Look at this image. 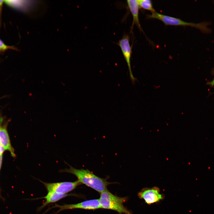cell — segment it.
<instances>
[{"mask_svg": "<svg viewBox=\"0 0 214 214\" xmlns=\"http://www.w3.org/2000/svg\"><path fill=\"white\" fill-rule=\"evenodd\" d=\"M9 48V47L5 45L0 39V51H4Z\"/></svg>", "mask_w": 214, "mask_h": 214, "instance_id": "cell-12", "label": "cell"}, {"mask_svg": "<svg viewBox=\"0 0 214 214\" xmlns=\"http://www.w3.org/2000/svg\"><path fill=\"white\" fill-rule=\"evenodd\" d=\"M5 150L0 144V155H2Z\"/></svg>", "mask_w": 214, "mask_h": 214, "instance_id": "cell-15", "label": "cell"}, {"mask_svg": "<svg viewBox=\"0 0 214 214\" xmlns=\"http://www.w3.org/2000/svg\"><path fill=\"white\" fill-rule=\"evenodd\" d=\"M2 155H0V171L2 165ZM2 198V197L1 195V190L0 187V199Z\"/></svg>", "mask_w": 214, "mask_h": 214, "instance_id": "cell-14", "label": "cell"}, {"mask_svg": "<svg viewBox=\"0 0 214 214\" xmlns=\"http://www.w3.org/2000/svg\"><path fill=\"white\" fill-rule=\"evenodd\" d=\"M127 3L128 7L133 17L132 28L135 25L140 31H142L139 18V11L140 8L137 0H127Z\"/></svg>", "mask_w": 214, "mask_h": 214, "instance_id": "cell-8", "label": "cell"}, {"mask_svg": "<svg viewBox=\"0 0 214 214\" xmlns=\"http://www.w3.org/2000/svg\"><path fill=\"white\" fill-rule=\"evenodd\" d=\"M73 195L72 194H60L53 192H48L47 194L45 196L40 198H43L45 201L43 205L38 209L40 210L49 204L56 202L60 200L67 196Z\"/></svg>", "mask_w": 214, "mask_h": 214, "instance_id": "cell-10", "label": "cell"}, {"mask_svg": "<svg viewBox=\"0 0 214 214\" xmlns=\"http://www.w3.org/2000/svg\"><path fill=\"white\" fill-rule=\"evenodd\" d=\"M213 72L214 74V78L213 80L212 81L207 82V85H208L212 87L214 86V69Z\"/></svg>", "mask_w": 214, "mask_h": 214, "instance_id": "cell-13", "label": "cell"}, {"mask_svg": "<svg viewBox=\"0 0 214 214\" xmlns=\"http://www.w3.org/2000/svg\"><path fill=\"white\" fill-rule=\"evenodd\" d=\"M126 198L114 195L107 189L100 193L99 199L101 208L114 210L120 214H131L123 205Z\"/></svg>", "mask_w": 214, "mask_h": 214, "instance_id": "cell-2", "label": "cell"}, {"mask_svg": "<svg viewBox=\"0 0 214 214\" xmlns=\"http://www.w3.org/2000/svg\"><path fill=\"white\" fill-rule=\"evenodd\" d=\"M138 196L148 204L158 202L164 198L163 195L160 193L159 188L156 187L143 188L138 193Z\"/></svg>", "mask_w": 214, "mask_h": 214, "instance_id": "cell-7", "label": "cell"}, {"mask_svg": "<svg viewBox=\"0 0 214 214\" xmlns=\"http://www.w3.org/2000/svg\"><path fill=\"white\" fill-rule=\"evenodd\" d=\"M147 17L148 18L159 20L167 25L191 26L197 28L205 33H209L211 31L207 27V26L209 25V22L194 23L187 22L179 18L164 15L156 12L152 13L151 14L147 15Z\"/></svg>", "mask_w": 214, "mask_h": 214, "instance_id": "cell-3", "label": "cell"}, {"mask_svg": "<svg viewBox=\"0 0 214 214\" xmlns=\"http://www.w3.org/2000/svg\"><path fill=\"white\" fill-rule=\"evenodd\" d=\"M139 7L147 10L150 11L152 13L155 12L153 7L151 1L150 0H138Z\"/></svg>", "mask_w": 214, "mask_h": 214, "instance_id": "cell-11", "label": "cell"}, {"mask_svg": "<svg viewBox=\"0 0 214 214\" xmlns=\"http://www.w3.org/2000/svg\"><path fill=\"white\" fill-rule=\"evenodd\" d=\"M48 192H53L60 194H67L75 189L81 184L78 180L74 182H63L54 183H47L40 180Z\"/></svg>", "mask_w": 214, "mask_h": 214, "instance_id": "cell-4", "label": "cell"}, {"mask_svg": "<svg viewBox=\"0 0 214 214\" xmlns=\"http://www.w3.org/2000/svg\"><path fill=\"white\" fill-rule=\"evenodd\" d=\"M69 168L61 170L60 172L71 174L75 175L77 180L83 184L94 189L99 193L107 190V187L111 183L107 181V178H100L88 169H77L70 165Z\"/></svg>", "mask_w": 214, "mask_h": 214, "instance_id": "cell-1", "label": "cell"}, {"mask_svg": "<svg viewBox=\"0 0 214 214\" xmlns=\"http://www.w3.org/2000/svg\"><path fill=\"white\" fill-rule=\"evenodd\" d=\"M118 45L119 46L123 56L127 64L131 81L134 82L136 78L134 77L131 70L130 60L132 54V48L130 44L129 36L124 34L119 40Z\"/></svg>", "mask_w": 214, "mask_h": 214, "instance_id": "cell-6", "label": "cell"}, {"mask_svg": "<svg viewBox=\"0 0 214 214\" xmlns=\"http://www.w3.org/2000/svg\"><path fill=\"white\" fill-rule=\"evenodd\" d=\"M54 208H59V210L56 213H57L62 211L70 209H79L95 210L101 208L99 199L86 200L75 204H64L63 205L55 204L54 206L50 209Z\"/></svg>", "mask_w": 214, "mask_h": 214, "instance_id": "cell-5", "label": "cell"}, {"mask_svg": "<svg viewBox=\"0 0 214 214\" xmlns=\"http://www.w3.org/2000/svg\"><path fill=\"white\" fill-rule=\"evenodd\" d=\"M0 144L5 150L10 152L12 156L15 157L14 150L11 146L9 136L5 127L0 126Z\"/></svg>", "mask_w": 214, "mask_h": 214, "instance_id": "cell-9", "label": "cell"}]
</instances>
